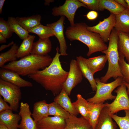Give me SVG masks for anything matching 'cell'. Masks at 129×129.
Returning a JSON list of instances; mask_svg holds the SVG:
<instances>
[{
    "label": "cell",
    "instance_id": "30",
    "mask_svg": "<svg viewBox=\"0 0 129 129\" xmlns=\"http://www.w3.org/2000/svg\"><path fill=\"white\" fill-rule=\"evenodd\" d=\"M18 46L16 43L12 46L10 49L7 51L0 54V67L2 68L5 64L8 62L17 60L16 54Z\"/></svg>",
    "mask_w": 129,
    "mask_h": 129
},
{
    "label": "cell",
    "instance_id": "34",
    "mask_svg": "<svg viewBox=\"0 0 129 129\" xmlns=\"http://www.w3.org/2000/svg\"><path fill=\"white\" fill-rule=\"evenodd\" d=\"M125 116L121 117L117 115L110 114L119 126L120 129H129V110H124Z\"/></svg>",
    "mask_w": 129,
    "mask_h": 129
},
{
    "label": "cell",
    "instance_id": "49",
    "mask_svg": "<svg viewBox=\"0 0 129 129\" xmlns=\"http://www.w3.org/2000/svg\"></svg>",
    "mask_w": 129,
    "mask_h": 129
},
{
    "label": "cell",
    "instance_id": "9",
    "mask_svg": "<svg viewBox=\"0 0 129 129\" xmlns=\"http://www.w3.org/2000/svg\"><path fill=\"white\" fill-rule=\"evenodd\" d=\"M115 16L110 13L108 17L104 18L102 21H100L96 25L88 26L87 29L89 31L98 34L105 42H108L109 41L111 32L115 25Z\"/></svg>",
    "mask_w": 129,
    "mask_h": 129
},
{
    "label": "cell",
    "instance_id": "37",
    "mask_svg": "<svg viewBox=\"0 0 129 129\" xmlns=\"http://www.w3.org/2000/svg\"><path fill=\"white\" fill-rule=\"evenodd\" d=\"M85 5L87 8L92 11H102L104 9L100 6L99 0H79Z\"/></svg>",
    "mask_w": 129,
    "mask_h": 129
},
{
    "label": "cell",
    "instance_id": "1",
    "mask_svg": "<svg viewBox=\"0 0 129 129\" xmlns=\"http://www.w3.org/2000/svg\"><path fill=\"white\" fill-rule=\"evenodd\" d=\"M50 64L44 69L27 75L28 77L39 84L46 90L51 91L54 96L58 95L63 88L68 72L63 68L59 60L61 54L58 47Z\"/></svg>",
    "mask_w": 129,
    "mask_h": 129
},
{
    "label": "cell",
    "instance_id": "18",
    "mask_svg": "<svg viewBox=\"0 0 129 129\" xmlns=\"http://www.w3.org/2000/svg\"><path fill=\"white\" fill-rule=\"evenodd\" d=\"M107 103H95L88 102L89 111L88 121L92 129H95L102 110Z\"/></svg>",
    "mask_w": 129,
    "mask_h": 129
},
{
    "label": "cell",
    "instance_id": "2",
    "mask_svg": "<svg viewBox=\"0 0 129 129\" xmlns=\"http://www.w3.org/2000/svg\"><path fill=\"white\" fill-rule=\"evenodd\" d=\"M88 26L84 22L75 23L67 28L65 34L71 41H79L88 47V57L98 52H102L107 49L108 46L98 34L88 30Z\"/></svg>",
    "mask_w": 129,
    "mask_h": 129
},
{
    "label": "cell",
    "instance_id": "50",
    "mask_svg": "<svg viewBox=\"0 0 129 129\" xmlns=\"http://www.w3.org/2000/svg\"></svg>",
    "mask_w": 129,
    "mask_h": 129
},
{
    "label": "cell",
    "instance_id": "4",
    "mask_svg": "<svg viewBox=\"0 0 129 129\" xmlns=\"http://www.w3.org/2000/svg\"><path fill=\"white\" fill-rule=\"evenodd\" d=\"M118 33V31L114 28L109 37L107 49L102 52L106 56L108 62L107 71L105 75L100 79V81L103 83H106L108 80L112 77L115 80L118 77H123L119 64Z\"/></svg>",
    "mask_w": 129,
    "mask_h": 129
},
{
    "label": "cell",
    "instance_id": "10",
    "mask_svg": "<svg viewBox=\"0 0 129 129\" xmlns=\"http://www.w3.org/2000/svg\"><path fill=\"white\" fill-rule=\"evenodd\" d=\"M83 76L76 60H72L67 77L63 86V88L69 96L72 90L82 81Z\"/></svg>",
    "mask_w": 129,
    "mask_h": 129
},
{
    "label": "cell",
    "instance_id": "13",
    "mask_svg": "<svg viewBox=\"0 0 129 129\" xmlns=\"http://www.w3.org/2000/svg\"><path fill=\"white\" fill-rule=\"evenodd\" d=\"M0 78L9 82L20 88L32 87V83L22 78L17 73L9 70L1 68Z\"/></svg>",
    "mask_w": 129,
    "mask_h": 129
},
{
    "label": "cell",
    "instance_id": "38",
    "mask_svg": "<svg viewBox=\"0 0 129 129\" xmlns=\"http://www.w3.org/2000/svg\"><path fill=\"white\" fill-rule=\"evenodd\" d=\"M0 95V113L9 110H11V107Z\"/></svg>",
    "mask_w": 129,
    "mask_h": 129
},
{
    "label": "cell",
    "instance_id": "26",
    "mask_svg": "<svg viewBox=\"0 0 129 129\" xmlns=\"http://www.w3.org/2000/svg\"><path fill=\"white\" fill-rule=\"evenodd\" d=\"M16 18L21 26L28 32L41 24V16L39 14L23 17H17Z\"/></svg>",
    "mask_w": 129,
    "mask_h": 129
},
{
    "label": "cell",
    "instance_id": "17",
    "mask_svg": "<svg viewBox=\"0 0 129 129\" xmlns=\"http://www.w3.org/2000/svg\"><path fill=\"white\" fill-rule=\"evenodd\" d=\"M65 121L64 129H92L89 121L82 116L78 118L70 114Z\"/></svg>",
    "mask_w": 129,
    "mask_h": 129
},
{
    "label": "cell",
    "instance_id": "32",
    "mask_svg": "<svg viewBox=\"0 0 129 129\" xmlns=\"http://www.w3.org/2000/svg\"><path fill=\"white\" fill-rule=\"evenodd\" d=\"M70 114L61 107L56 102L49 104L48 115H53L62 118L65 120L68 118Z\"/></svg>",
    "mask_w": 129,
    "mask_h": 129
},
{
    "label": "cell",
    "instance_id": "25",
    "mask_svg": "<svg viewBox=\"0 0 129 129\" xmlns=\"http://www.w3.org/2000/svg\"><path fill=\"white\" fill-rule=\"evenodd\" d=\"M118 35L119 54L123 56L129 64V34L118 32Z\"/></svg>",
    "mask_w": 129,
    "mask_h": 129
},
{
    "label": "cell",
    "instance_id": "24",
    "mask_svg": "<svg viewBox=\"0 0 129 129\" xmlns=\"http://www.w3.org/2000/svg\"><path fill=\"white\" fill-rule=\"evenodd\" d=\"M84 58L81 56H77L76 60L77 63L83 76L88 80L93 91H96L97 84L94 77V75L87 66L84 60Z\"/></svg>",
    "mask_w": 129,
    "mask_h": 129
},
{
    "label": "cell",
    "instance_id": "45",
    "mask_svg": "<svg viewBox=\"0 0 129 129\" xmlns=\"http://www.w3.org/2000/svg\"><path fill=\"white\" fill-rule=\"evenodd\" d=\"M123 83L126 86L127 88V91L128 95L129 94V85L125 82L123 81Z\"/></svg>",
    "mask_w": 129,
    "mask_h": 129
},
{
    "label": "cell",
    "instance_id": "6",
    "mask_svg": "<svg viewBox=\"0 0 129 129\" xmlns=\"http://www.w3.org/2000/svg\"><path fill=\"white\" fill-rule=\"evenodd\" d=\"M0 95L9 104L12 111H18L22 98L20 88L0 78Z\"/></svg>",
    "mask_w": 129,
    "mask_h": 129
},
{
    "label": "cell",
    "instance_id": "48",
    "mask_svg": "<svg viewBox=\"0 0 129 129\" xmlns=\"http://www.w3.org/2000/svg\"></svg>",
    "mask_w": 129,
    "mask_h": 129
},
{
    "label": "cell",
    "instance_id": "36",
    "mask_svg": "<svg viewBox=\"0 0 129 129\" xmlns=\"http://www.w3.org/2000/svg\"><path fill=\"white\" fill-rule=\"evenodd\" d=\"M13 32L7 21L3 18H0V34L6 39L11 38Z\"/></svg>",
    "mask_w": 129,
    "mask_h": 129
},
{
    "label": "cell",
    "instance_id": "40",
    "mask_svg": "<svg viewBox=\"0 0 129 129\" xmlns=\"http://www.w3.org/2000/svg\"><path fill=\"white\" fill-rule=\"evenodd\" d=\"M117 2L123 6L126 9H128V5L125 0H115Z\"/></svg>",
    "mask_w": 129,
    "mask_h": 129
},
{
    "label": "cell",
    "instance_id": "8",
    "mask_svg": "<svg viewBox=\"0 0 129 129\" xmlns=\"http://www.w3.org/2000/svg\"><path fill=\"white\" fill-rule=\"evenodd\" d=\"M126 86L123 83L114 92L117 94L113 101L107 103L110 114H114L122 110H129V97Z\"/></svg>",
    "mask_w": 129,
    "mask_h": 129
},
{
    "label": "cell",
    "instance_id": "43",
    "mask_svg": "<svg viewBox=\"0 0 129 129\" xmlns=\"http://www.w3.org/2000/svg\"><path fill=\"white\" fill-rule=\"evenodd\" d=\"M5 0H0V14H1L2 11V8Z\"/></svg>",
    "mask_w": 129,
    "mask_h": 129
},
{
    "label": "cell",
    "instance_id": "14",
    "mask_svg": "<svg viewBox=\"0 0 129 129\" xmlns=\"http://www.w3.org/2000/svg\"><path fill=\"white\" fill-rule=\"evenodd\" d=\"M38 125L39 129H64L66 121L59 117L48 116L39 121Z\"/></svg>",
    "mask_w": 129,
    "mask_h": 129
},
{
    "label": "cell",
    "instance_id": "16",
    "mask_svg": "<svg viewBox=\"0 0 129 129\" xmlns=\"http://www.w3.org/2000/svg\"><path fill=\"white\" fill-rule=\"evenodd\" d=\"M52 43L49 38L44 39L39 38L33 42L30 54L40 56L48 55L52 49Z\"/></svg>",
    "mask_w": 129,
    "mask_h": 129
},
{
    "label": "cell",
    "instance_id": "20",
    "mask_svg": "<svg viewBox=\"0 0 129 129\" xmlns=\"http://www.w3.org/2000/svg\"><path fill=\"white\" fill-rule=\"evenodd\" d=\"M107 106L102 111L95 129H116V123L112 120Z\"/></svg>",
    "mask_w": 129,
    "mask_h": 129
},
{
    "label": "cell",
    "instance_id": "21",
    "mask_svg": "<svg viewBox=\"0 0 129 129\" xmlns=\"http://www.w3.org/2000/svg\"><path fill=\"white\" fill-rule=\"evenodd\" d=\"M114 28L118 32L129 33V10L128 9L116 15Z\"/></svg>",
    "mask_w": 129,
    "mask_h": 129
},
{
    "label": "cell",
    "instance_id": "27",
    "mask_svg": "<svg viewBox=\"0 0 129 129\" xmlns=\"http://www.w3.org/2000/svg\"><path fill=\"white\" fill-rule=\"evenodd\" d=\"M35 38L34 36L29 35L27 38L23 40L17 51L16 57L17 59L21 58L30 54Z\"/></svg>",
    "mask_w": 129,
    "mask_h": 129
},
{
    "label": "cell",
    "instance_id": "7",
    "mask_svg": "<svg viewBox=\"0 0 129 129\" xmlns=\"http://www.w3.org/2000/svg\"><path fill=\"white\" fill-rule=\"evenodd\" d=\"M81 7H87L79 0H66L62 5L55 7L52 9V14L54 16H66L69 21L70 26L75 24L74 18L77 10Z\"/></svg>",
    "mask_w": 129,
    "mask_h": 129
},
{
    "label": "cell",
    "instance_id": "42",
    "mask_svg": "<svg viewBox=\"0 0 129 129\" xmlns=\"http://www.w3.org/2000/svg\"><path fill=\"white\" fill-rule=\"evenodd\" d=\"M6 42V38L0 34V43H5Z\"/></svg>",
    "mask_w": 129,
    "mask_h": 129
},
{
    "label": "cell",
    "instance_id": "35",
    "mask_svg": "<svg viewBox=\"0 0 129 129\" xmlns=\"http://www.w3.org/2000/svg\"><path fill=\"white\" fill-rule=\"evenodd\" d=\"M119 56V64L123 76V81L129 85V64L125 61L123 56L120 54Z\"/></svg>",
    "mask_w": 129,
    "mask_h": 129
},
{
    "label": "cell",
    "instance_id": "41",
    "mask_svg": "<svg viewBox=\"0 0 129 129\" xmlns=\"http://www.w3.org/2000/svg\"><path fill=\"white\" fill-rule=\"evenodd\" d=\"M14 43V42L12 41L7 45H2L0 47V51L1 52L4 49L8 47L11 45H12Z\"/></svg>",
    "mask_w": 129,
    "mask_h": 129
},
{
    "label": "cell",
    "instance_id": "11",
    "mask_svg": "<svg viewBox=\"0 0 129 129\" xmlns=\"http://www.w3.org/2000/svg\"><path fill=\"white\" fill-rule=\"evenodd\" d=\"M65 19V16H62L56 22L46 24L53 31L54 36L58 40L60 45L59 51L62 56L68 55L66 53L67 46L64 34V24Z\"/></svg>",
    "mask_w": 129,
    "mask_h": 129
},
{
    "label": "cell",
    "instance_id": "44",
    "mask_svg": "<svg viewBox=\"0 0 129 129\" xmlns=\"http://www.w3.org/2000/svg\"><path fill=\"white\" fill-rule=\"evenodd\" d=\"M45 2L44 3V5H49V4L50 2H52L54 1V0H45Z\"/></svg>",
    "mask_w": 129,
    "mask_h": 129
},
{
    "label": "cell",
    "instance_id": "31",
    "mask_svg": "<svg viewBox=\"0 0 129 129\" xmlns=\"http://www.w3.org/2000/svg\"><path fill=\"white\" fill-rule=\"evenodd\" d=\"M7 21L13 32L15 33L21 39L23 40L29 35L28 32L21 26L15 17H8Z\"/></svg>",
    "mask_w": 129,
    "mask_h": 129
},
{
    "label": "cell",
    "instance_id": "5",
    "mask_svg": "<svg viewBox=\"0 0 129 129\" xmlns=\"http://www.w3.org/2000/svg\"><path fill=\"white\" fill-rule=\"evenodd\" d=\"M95 80L97 84L96 94L87 100L88 102L96 104L103 103L107 100L114 99L116 96L112 94V92L116 87L120 86L123 81V78L121 77L108 83L102 82L98 78H96Z\"/></svg>",
    "mask_w": 129,
    "mask_h": 129
},
{
    "label": "cell",
    "instance_id": "12",
    "mask_svg": "<svg viewBox=\"0 0 129 129\" xmlns=\"http://www.w3.org/2000/svg\"><path fill=\"white\" fill-rule=\"evenodd\" d=\"M18 114L21 117L20 123L19 124L20 129H39L38 123L32 117L30 107L27 103L21 102L20 104Z\"/></svg>",
    "mask_w": 129,
    "mask_h": 129
},
{
    "label": "cell",
    "instance_id": "46",
    "mask_svg": "<svg viewBox=\"0 0 129 129\" xmlns=\"http://www.w3.org/2000/svg\"><path fill=\"white\" fill-rule=\"evenodd\" d=\"M0 129H9L5 125L2 124H0Z\"/></svg>",
    "mask_w": 129,
    "mask_h": 129
},
{
    "label": "cell",
    "instance_id": "19",
    "mask_svg": "<svg viewBox=\"0 0 129 129\" xmlns=\"http://www.w3.org/2000/svg\"><path fill=\"white\" fill-rule=\"evenodd\" d=\"M54 101L57 102L70 114L76 116L79 114L74 107L68 95L63 88L54 98Z\"/></svg>",
    "mask_w": 129,
    "mask_h": 129
},
{
    "label": "cell",
    "instance_id": "15",
    "mask_svg": "<svg viewBox=\"0 0 129 129\" xmlns=\"http://www.w3.org/2000/svg\"><path fill=\"white\" fill-rule=\"evenodd\" d=\"M11 110L0 113V124H3L9 129H18V123L21 119L19 114L14 113Z\"/></svg>",
    "mask_w": 129,
    "mask_h": 129
},
{
    "label": "cell",
    "instance_id": "22",
    "mask_svg": "<svg viewBox=\"0 0 129 129\" xmlns=\"http://www.w3.org/2000/svg\"><path fill=\"white\" fill-rule=\"evenodd\" d=\"M84 59L87 66L94 75L97 72L102 70L104 68L107 61L106 55Z\"/></svg>",
    "mask_w": 129,
    "mask_h": 129
},
{
    "label": "cell",
    "instance_id": "39",
    "mask_svg": "<svg viewBox=\"0 0 129 129\" xmlns=\"http://www.w3.org/2000/svg\"><path fill=\"white\" fill-rule=\"evenodd\" d=\"M98 14L96 11H91L89 12L85 16L90 20H93L96 19L98 17Z\"/></svg>",
    "mask_w": 129,
    "mask_h": 129
},
{
    "label": "cell",
    "instance_id": "29",
    "mask_svg": "<svg viewBox=\"0 0 129 129\" xmlns=\"http://www.w3.org/2000/svg\"><path fill=\"white\" fill-rule=\"evenodd\" d=\"M99 5L104 9H106L115 15L123 11L126 9L115 0H99Z\"/></svg>",
    "mask_w": 129,
    "mask_h": 129
},
{
    "label": "cell",
    "instance_id": "47",
    "mask_svg": "<svg viewBox=\"0 0 129 129\" xmlns=\"http://www.w3.org/2000/svg\"><path fill=\"white\" fill-rule=\"evenodd\" d=\"M128 5V9L129 10V0H125Z\"/></svg>",
    "mask_w": 129,
    "mask_h": 129
},
{
    "label": "cell",
    "instance_id": "3",
    "mask_svg": "<svg viewBox=\"0 0 129 129\" xmlns=\"http://www.w3.org/2000/svg\"><path fill=\"white\" fill-rule=\"evenodd\" d=\"M53 59L48 55L40 56L30 54L18 60L10 62L1 68L11 71L23 76H27L48 66Z\"/></svg>",
    "mask_w": 129,
    "mask_h": 129
},
{
    "label": "cell",
    "instance_id": "33",
    "mask_svg": "<svg viewBox=\"0 0 129 129\" xmlns=\"http://www.w3.org/2000/svg\"><path fill=\"white\" fill-rule=\"evenodd\" d=\"M29 33H32L37 35L39 38L44 39L54 36L53 31L48 26L40 24L28 31Z\"/></svg>",
    "mask_w": 129,
    "mask_h": 129
},
{
    "label": "cell",
    "instance_id": "28",
    "mask_svg": "<svg viewBox=\"0 0 129 129\" xmlns=\"http://www.w3.org/2000/svg\"><path fill=\"white\" fill-rule=\"evenodd\" d=\"M77 99L72 103V104L77 112L82 116L88 120L89 111L88 107V101L80 94L76 95Z\"/></svg>",
    "mask_w": 129,
    "mask_h": 129
},
{
    "label": "cell",
    "instance_id": "23",
    "mask_svg": "<svg viewBox=\"0 0 129 129\" xmlns=\"http://www.w3.org/2000/svg\"><path fill=\"white\" fill-rule=\"evenodd\" d=\"M49 104L45 100L38 101L33 104L32 116L37 122L43 118L48 116Z\"/></svg>",
    "mask_w": 129,
    "mask_h": 129
}]
</instances>
